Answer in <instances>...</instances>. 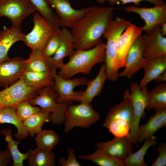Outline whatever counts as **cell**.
Returning a JSON list of instances; mask_svg holds the SVG:
<instances>
[{
    "label": "cell",
    "instance_id": "6da1fadb",
    "mask_svg": "<svg viewBox=\"0 0 166 166\" xmlns=\"http://www.w3.org/2000/svg\"><path fill=\"white\" fill-rule=\"evenodd\" d=\"M114 8L94 6L71 29L76 50L91 49L102 42V37L113 20Z\"/></svg>",
    "mask_w": 166,
    "mask_h": 166
},
{
    "label": "cell",
    "instance_id": "7a4b0ae2",
    "mask_svg": "<svg viewBox=\"0 0 166 166\" xmlns=\"http://www.w3.org/2000/svg\"><path fill=\"white\" fill-rule=\"evenodd\" d=\"M105 43L102 42L89 49L76 50L57 74L65 79L78 73L89 74L95 65L105 62Z\"/></svg>",
    "mask_w": 166,
    "mask_h": 166
},
{
    "label": "cell",
    "instance_id": "3957f363",
    "mask_svg": "<svg viewBox=\"0 0 166 166\" xmlns=\"http://www.w3.org/2000/svg\"><path fill=\"white\" fill-rule=\"evenodd\" d=\"M131 22L123 18L113 19L105 31L103 36L106 40L105 61L107 79L117 81L119 77L117 62L116 43L119 37Z\"/></svg>",
    "mask_w": 166,
    "mask_h": 166
},
{
    "label": "cell",
    "instance_id": "277c9868",
    "mask_svg": "<svg viewBox=\"0 0 166 166\" xmlns=\"http://www.w3.org/2000/svg\"><path fill=\"white\" fill-rule=\"evenodd\" d=\"M37 92V96L28 101L34 106H38L41 112H49V121L52 124L60 125L64 123L67 108L73 101L57 102V95L52 87H45Z\"/></svg>",
    "mask_w": 166,
    "mask_h": 166
},
{
    "label": "cell",
    "instance_id": "5b68a950",
    "mask_svg": "<svg viewBox=\"0 0 166 166\" xmlns=\"http://www.w3.org/2000/svg\"><path fill=\"white\" fill-rule=\"evenodd\" d=\"M148 91L147 86L140 88L137 82L132 83L129 89H126L124 98L129 99L132 103L133 110L132 122L128 138L133 144H136L137 135L140 122L144 114L147 105Z\"/></svg>",
    "mask_w": 166,
    "mask_h": 166
},
{
    "label": "cell",
    "instance_id": "8992f818",
    "mask_svg": "<svg viewBox=\"0 0 166 166\" xmlns=\"http://www.w3.org/2000/svg\"><path fill=\"white\" fill-rule=\"evenodd\" d=\"M67 107L64 122V131L67 133L75 127L88 128L99 120L100 114L90 104L81 102Z\"/></svg>",
    "mask_w": 166,
    "mask_h": 166
},
{
    "label": "cell",
    "instance_id": "52a82bcc",
    "mask_svg": "<svg viewBox=\"0 0 166 166\" xmlns=\"http://www.w3.org/2000/svg\"><path fill=\"white\" fill-rule=\"evenodd\" d=\"M34 26L31 31L26 34L23 41L31 50L43 51L49 39L56 31L52 25L39 13L33 14Z\"/></svg>",
    "mask_w": 166,
    "mask_h": 166
},
{
    "label": "cell",
    "instance_id": "ba28073f",
    "mask_svg": "<svg viewBox=\"0 0 166 166\" xmlns=\"http://www.w3.org/2000/svg\"><path fill=\"white\" fill-rule=\"evenodd\" d=\"M54 80L52 88L57 95L56 101L58 103L80 101L84 90L75 91L74 89L77 86L86 85L88 81L85 77L65 79L57 72L54 75Z\"/></svg>",
    "mask_w": 166,
    "mask_h": 166
},
{
    "label": "cell",
    "instance_id": "9c48e42d",
    "mask_svg": "<svg viewBox=\"0 0 166 166\" xmlns=\"http://www.w3.org/2000/svg\"><path fill=\"white\" fill-rule=\"evenodd\" d=\"M133 116L131 102L129 99L124 98L110 109L103 126L107 129H130Z\"/></svg>",
    "mask_w": 166,
    "mask_h": 166
},
{
    "label": "cell",
    "instance_id": "30bf717a",
    "mask_svg": "<svg viewBox=\"0 0 166 166\" xmlns=\"http://www.w3.org/2000/svg\"><path fill=\"white\" fill-rule=\"evenodd\" d=\"M36 10L28 0H2L0 1V18L6 17L11 26L21 27L23 21Z\"/></svg>",
    "mask_w": 166,
    "mask_h": 166
},
{
    "label": "cell",
    "instance_id": "8fae6325",
    "mask_svg": "<svg viewBox=\"0 0 166 166\" xmlns=\"http://www.w3.org/2000/svg\"><path fill=\"white\" fill-rule=\"evenodd\" d=\"M37 91L28 85L20 78L14 84L0 91V108L16 106L20 102L36 97Z\"/></svg>",
    "mask_w": 166,
    "mask_h": 166
},
{
    "label": "cell",
    "instance_id": "7c38bea8",
    "mask_svg": "<svg viewBox=\"0 0 166 166\" xmlns=\"http://www.w3.org/2000/svg\"><path fill=\"white\" fill-rule=\"evenodd\" d=\"M48 4L53 8L58 16L61 27L71 28L75 24L84 16L94 6L80 9L72 7L68 0H45Z\"/></svg>",
    "mask_w": 166,
    "mask_h": 166
},
{
    "label": "cell",
    "instance_id": "4fadbf2b",
    "mask_svg": "<svg viewBox=\"0 0 166 166\" xmlns=\"http://www.w3.org/2000/svg\"><path fill=\"white\" fill-rule=\"evenodd\" d=\"M127 12L136 14L144 22L142 26L143 32L149 33L157 25L161 26L166 22V4L155 6L150 8L140 7L130 5L124 8Z\"/></svg>",
    "mask_w": 166,
    "mask_h": 166
},
{
    "label": "cell",
    "instance_id": "5bb4252c",
    "mask_svg": "<svg viewBox=\"0 0 166 166\" xmlns=\"http://www.w3.org/2000/svg\"><path fill=\"white\" fill-rule=\"evenodd\" d=\"M160 25L148 34H141L143 55L146 59L166 55V38L162 35Z\"/></svg>",
    "mask_w": 166,
    "mask_h": 166
},
{
    "label": "cell",
    "instance_id": "9a60e30c",
    "mask_svg": "<svg viewBox=\"0 0 166 166\" xmlns=\"http://www.w3.org/2000/svg\"><path fill=\"white\" fill-rule=\"evenodd\" d=\"M27 62L21 57H15L0 63V87L6 88L20 78Z\"/></svg>",
    "mask_w": 166,
    "mask_h": 166
},
{
    "label": "cell",
    "instance_id": "2e32d148",
    "mask_svg": "<svg viewBox=\"0 0 166 166\" xmlns=\"http://www.w3.org/2000/svg\"><path fill=\"white\" fill-rule=\"evenodd\" d=\"M141 34L137 38L128 52L125 58L124 69L119 73V77L131 79L147 62V59L143 55Z\"/></svg>",
    "mask_w": 166,
    "mask_h": 166
},
{
    "label": "cell",
    "instance_id": "e0dca14e",
    "mask_svg": "<svg viewBox=\"0 0 166 166\" xmlns=\"http://www.w3.org/2000/svg\"><path fill=\"white\" fill-rule=\"evenodd\" d=\"M143 32L142 27L137 26L131 23L119 37L116 43L117 60L119 69L125 66L128 52Z\"/></svg>",
    "mask_w": 166,
    "mask_h": 166
},
{
    "label": "cell",
    "instance_id": "ac0fdd59",
    "mask_svg": "<svg viewBox=\"0 0 166 166\" xmlns=\"http://www.w3.org/2000/svg\"><path fill=\"white\" fill-rule=\"evenodd\" d=\"M60 44L54 55L48 58L50 64L54 69H61L64 64L63 59L69 57L74 51L73 36L68 28L62 27L60 30Z\"/></svg>",
    "mask_w": 166,
    "mask_h": 166
},
{
    "label": "cell",
    "instance_id": "d6986e66",
    "mask_svg": "<svg viewBox=\"0 0 166 166\" xmlns=\"http://www.w3.org/2000/svg\"><path fill=\"white\" fill-rule=\"evenodd\" d=\"M133 143L127 136L116 137L107 142L95 144L97 149L122 160L132 152Z\"/></svg>",
    "mask_w": 166,
    "mask_h": 166
},
{
    "label": "cell",
    "instance_id": "ffe728a7",
    "mask_svg": "<svg viewBox=\"0 0 166 166\" xmlns=\"http://www.w3.org/2000/svg\"><path fill=\"white\" fill-rule=\"evenodd\" d=\"M166 125V109L155 111V113L145 124L139 125L137 135V143L153 137L158 130Z\"/></svg>",
    "mask_w": 166,
    "mask_h": 166
},
{
    "label": "cell",
    "instance_id": "44dd1931",
    "mask_svg": "<svg viewBox=\"0 0 166 166\" xmlns=\"http://www.w3.org/2000/svg\"><path fill=\"white\" fill-rule=\"evenodd\" d=\"M25 35L21 27L4 26L0 31V63L10 59L8 54L10 48L16 42L23 41Z\"/></svg>",
    "mask_w": 166,
    "mask_h": 166
},
{
    "label": "cell",
    "instance_id": "7402d4cb",
    "mask_svg": "<svg viewBox=\"0 0 166 166\" xmlns=\"http://www.w3.org/2000/svg\"><path fill=\"white\" fill-rule=\"evenodd\" d=\"M56 70L50 72H37L24 70L20 78L28 86L37 91L48 87H52L54 84V77Z\"/></svg>",
    "mask_w": 166,
    "mask_h": 166
},
{
    "label": "cell",
    "instance_id": "603a6c76",
    "mask_svg": "<svg viewBox=\"0 0 166 166\" xmlns=\"http://www.w3.org/2000/svg\"><path fill=\"white\" fill-rule=\"evenodd\" d=\"M143 68L144 75L139 84L140 88L147 86L149 82L156 80L166 71V55L147 59Z\"/></svg>",
    "mask_w": 166,
    "mask_h": 166
},
{
    "label": "cell",
    "instance_id": "cb8c5ba5",
    "mask_svg": "<svg viewBox=\"0 0 166 166\" xmlns=\"http://www.w3.org/2000/svg\"><path fill=\"white\" fill-rule=\"evenodd\" d=\"M107 79L105 66L103 64L101 66L96 77L88 81L86 84V88L83 93L81 102L90 104L95 97L99 96L101 93Z\"/></svg>",
    "mask_w": 166,
    "mask_h": 166
},
{
    "label": "cell",
    "instance_id": "d4e9b609",
    "mask_svg": "<svg viewBox=\"0 0 166 166\" xmlns=\"http://www.w3.org/2000/svg\"><path fill=\"white\" fill-rule=\"evenodd\" d=\"M0 123H9L14 125L17 132L14 133V136L18 140L25 139L29 135L23 122L20 121L17 115L15 107L0 108Z\"/></svg>",
    "mask_w": 166,
    "mask_h": 166
},
{
    "label": "cell",
    "instance_id": "484cf974",
    "mask_svg": "<svg viewBox=\"0 0 166 166\" xmlns=\"http://www.w3.org/2000/svg\"><path fill=\"white\" fill-rule=\"evenodd\" d=\"M146 109L157 110L166 109V83L155 86L148 92Z\"/></svg>",
    "mask_w": 166,
    "mask_h": 166
},
{
    "label": "cell",
    "instance_id": "4316f807",
    "mask_svg": "<svg viewBox=\"0 0 166 166\" xmlns=\"http://www.w3.org/2000/svg\"><path fill=\"white\" fill-rule=\"evenodd\" d=\"M0 133L5 135V140L7 142V148L9 149L13 160V166H23V162L27 160L32 148H30L26 153L20 152L18 148L20 142L14 140L12 138V129L6 128L1 130Z\"/></svg>",
    "mask_w": 166,
    "mask_h": 166
},
{
    "label": "cell",
    "instance_id": "83f0119b",
    "mask_svg": "<svg viewBox=\"0 0 166 166\" xmlns=\"http://www.w3.org/2000/svg\"><path fill=\"white\" fill-rule=\"evenodd\" d=\"M27 61L25 71L45 72L56 70L52 68L48 58L45 57L43 54L42 51L40 50H32Z\"/></svg>",
    "mask_w": 166,
    "mask_h": 166
},
{
    "label": "cell",
    "instance_id": "f1b7e54d",
    "mask_svg": "<svg viewBox=\"0 0 166 166\" xmlns=\"http://www.w3.org/2000/svg\"><path fill=\"white\" fill-rule=\"evenodd\" d=\"M30 166H55V155L51 151L37 147L32 150L27 160Z\"/></svg>",
    "mask_w": 166,
    "mask_h": 166
},
{
    "label": "cell",
    "instance_id": "f546056e",
    "mask_svg": "<svg viewBox=\"0 0 166 166\" xmlns=\"http://www.w3.org/2000/svg\"><path fill=\"white\" fill-rule=\"evenodd\" d=\"M156 137H152L149 140H145L140 149L134 153H131L122 160L124 166H147L144 161V157L148 150L151 146H155L157 143Z\"/></svg>",
    "mask_w": 166,
    "mask_h": 166
},
{
    "label": "cell",
    "instance_id": "4dcf8cb0",
    "mask_svg": "<svg viewBox=\"0 0 166 166\" xmlns=\"http://www.w3.org/2000/svg\"><path fill=\"white\" fill-rule=\"evenodd\" d=\"M78 158L92 161L100 166H124L122 160L98 149L92 154L81 155Z\"/></svg>",
    "mask_w": 166,
    "mask_h": 166
},
{
    "label": "cell",
    "instance_id": "1f68e13d",
    "mask_svg": "<svg viewBox=\"0 0 166 166\" xmlns=\"http://www.w3.org/2000/svg\"><path fill=\"white\" fill-rule=\"evenodd\" d=\"M41 15L53 27L56 32H60L61 28L59 18L53 11L45 0H28Z\"/></svg>",
    "mask_w": 166,
    "mask_h": 166
},
{
    "label": "cell",
    "instance_id": "d6a6232c",
    "mask_svg": "<svg viewBox=\"0 0 166 166\" xmlns=\"http://www.w3.org/2000/svg\"><path fill=\"white\" fill-rule=\"evenodd\" d=\"M50 113L41 112L30 117L23 121L24 125L29 135L34 136L36 133L40 132L42 127L46 122L50 121Z\"/></svg>",
    "mask_w": 166,
    "mask_h": 166
},
{
    "label": "cell",
    "instance_id": "836d02e7",
    "mask_svg": "<svg viewBox=\"0 0 166 166\" xmlns=\"http://www.w3.org/2000/svg\"><path fill=\"white\" fill-rule=\"evenodd\" d=\"M34 140L37 147L51 151L59 143V137L52 130H42L37 133Z\"/></svg>",
    "mask_w": 166,
    "mask_h": 166
},
{
    "label": "cell",
    "instance_id": "e575fe53",
    "mask_svg": "<svg viewBox=\"0 0 166 166\" xmlns=\"http://www.w3.org/2000/svg\"><path fill=\"white\" fill-rule=\"evenodd\" d=\"M15 109L17 117L22 122L40 111L39 107L32 105L26 100L19 102L15 106Z\"/></svg>",
    "mask_w": 166,
    "mask_h": 166
},
{
    "label": "cell",
    "instance_id": "d590c367",
    "mask_svg": "<svg viewBox=\"0 0 166 166\" xmlns=\"http://www.w3.org/2000/svg\"><path fill=\"white\" fill-rule=\"evenodd\" d=\"M60 31L56 32L48 40L45 46L42 51L43 55L47 58L53 56L60 44Z\"/></svg>",
    "mask_w": 166,
    "mask_h": 166
},
{
    "label": "cell",
    "instance_id": "8d00e7d4",
    "mask_svg": "<svg viewBox=\"0 0 166 166\" xmlns=\"http://www.w3.org/2000/svg\"><path fill=\"white\" fill-rule=\"evenodd\" d=\"M67 152L68 156L66 160L64 158H60L58 161L59 166H80L81 165L77 161L73 150L68 148Z\"/></svg>",
    "mask_w": 166,
    "mask_h": 166
},
{
    "label": "cell",
    "instance_id": "74e56055",
    "mask_svg": "<svg viewBox=\"0 0 166 166\" xmlns=\"http://www.w3.org/2000/svg\"><path fill=\"white\" fill-rule=\"evenodd\" d=\"M158 156L152 164V166H165L166 165V144L162 143L157 148Z\"/></svg>",
    "mask_w": 166,
    "mask_h": 166
},
{
    "label": "cell",
    "instance_id": "f35d334b",
    "mask_svg": "<svg viewBox=\"0 0 166 166\" xmlns=\"http://www.w3.org/2000/svg\"><path fill=\"white\" fill-rule=\"evenodd\" d=\"M110 5H114L117 2H120L123 5L128 3H133L135 6H138L143 1L149 2L154 5L157 6L161 5L164 2V0H106Z\"/></svg>",
    "mask_w": 166,
    "mask_h": 166
},
{
    "label": "cell",
    "instance_id": "ab89813d",
    "mask_svg": "<svg viewBox=\"0 0 166 166\" xmlns=\"http://www.w3.org/2000/svg\"><path fill=\"white\" fill-rule=\"evenodd\" d=\"M12 158L10 152L7 148L5 150H0V166H7Z\"/></svg>",
    "mask_w": 166,
    "mask_h": 166
},
{
    "label": "cell",
    "instance_id": "60d3db41",
    "mask_svg": "<svg viewBox=\"0 0 166 166\" xmlns=\"http://www.w3.org/2000/svg\"><path fill=\"white\" fill-rule=\"evenodd\" d=\"M157 81H166V71L161 74L156 80Z\"/></svg>",
    "mask_w": 166,
    "mask_h": 166
},
{
    "label": "cell",
    "instance_id": "b9f144b4",
    "mask_svg": "<svg viewBox=\"0 0 166 166\" xmlns=\"http://www.w3.org/2000/svg\"><path fill=\"white\" fill-rule=\"evenodd\" d=\"M161 26V34L162 36L165 37L166 35V22L164 23Z\"/></svg>",
    "mask_w": 166,
    "mask_h": 166
},
{
    "label": "cell",
    "instance_id": "7bdbcfd3",
    "mask_svg": "<svg viewBox=\"0 0 166 166\" xmlns=\"http://www.w3.org/2000/svg\"><path fill=\"white\" fill-rule=\"evenodd\" d=\"M97 2L101 4H104L106 0H96Z\"/></svg>",
    "mask_w": 166,
    "mask_h": 166
},
{
    "label": "cell",
    "instance_id": "ee69618b",
    "mask_svg": "<svg viewBox=\"0 0 166 166\" xmlns=\"http://www.w3.org/2000/svg\"><path fill=\"white\" fill-rule=\"evenodd\" d=\"M2 0H0V1H2Z\"/></svg>",
    "mask_w": 166,
    "mask_h": 166
}]
</instances>
